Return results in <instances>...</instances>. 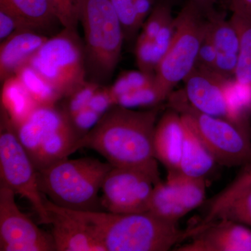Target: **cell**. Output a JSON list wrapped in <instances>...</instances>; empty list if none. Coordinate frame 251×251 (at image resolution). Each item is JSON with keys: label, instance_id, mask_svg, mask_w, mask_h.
<instances>
[{"label": "cell", "instance_id": "obj_1", "mask_svg": "<svg viewBox=\"0 0 251 251\" xmlns=\"http://www.w3.org/2000/svg\"><path fill=\"white\" fill-rule=\"evenodd\" d=\"M160 110L159 105L144 111L115 105L77 142L74 151L91 149L113 167L137 168L160 179L153 150Z\"/></svg>", "mask_w": 251, "mask_h": 251}, {"label": "cell", "instance_id": "obj_2", "mask_svg": "<svg viewBox=\"0 0 251 251\" xmlns=\"http://www.w3.org/2000/svg\"><path fill=\"white\" fill-rule=\"evenodd\" d=\"M63 209L85 226L104 251H167L188 237L178 224L150 212L115 214Z\"/></svg>", "mask_w": 251, "mask_h": 251}, {"label": "cell", "instance_id": "obj_3", "mask_svg": "<svg viewBox=\"0 0 251 251\" xmlns=\"http://www.w3.org/2000/svg\"><path fill=\"white\" fill-rule=\"evenodd\" d=\"M108 162L85 157L63 158L37 171L41 193L55 205L74 211H102L99 193L112 168Z\"/></svg>", "mask_w": 251, "mask_h": 251}, {"label": "cell", "instance_id": "obj_4", "mask_svg": "<svg viewBox=\"0 0 251 251\" xmlns=\"http://www.w3.org/2000/svg\"><path fill=\"white\" fill-rule=\"evenodd\" d=\"M79 23L85 36L87 75L92 82L110 80L125 39L123 28L109 0H77Z\"/></svg>", "mask_w": 251, "mask_h": 251}, {"label": "cell", "instance_id": "obj_5", "mask_svg": "<svg viewBox=\"0 0 251 251\" xmlns=\"http://www.w3.org/2000/svg\"><path fill=\"white\" fill-rule=\"evenodd\" d=\"M168 99L170 108L179 112L210 151L216 163L236 167L247 165L251 161L249 128L199 111L189 103L183 90L172 92Z\"/></svg>", "mask_w": 251, "mask_h": 251}, {"label": "cell", "instance_id": "obj_6", "mask_svg": "<svg viewBox=\"0 0 251 251\" xmlns=\"http://www.w3.org/2000/svg\"><path fill=\"white\" fill-rule=\"evenodd\" d=\"M16 130L37 171L75 152L80 139L67 113L57 105L38 106Z\"/></svg>", "mask_w": 251, "mask_h": 251}, {"label": "cell", "instance_id": "obj_7", "mask_svg": "<svg viewBox=\"0 0 251 251\" xmlns=\"http://www.w3.org/2000/svg\"><path fill=\"white\" fill-rule=\"evenodd\" d=\"M176 30L155 73V84L168 97L191 74L207 29V16L191 0L175 18Z\"/></svg>", "mask_w": 251, "mask_h": 251}, {"label": "cell", "instance_id": "obj_8", "mask_svg": "<svg viewBox=\"0 0 251 251\" xmlns=\"http://www.w3.org/2000/svg\"><path fill=\"white\" fill-rule=\"evenodd\" d=\"M29 64L58 91L63 99L87 82L85 48L77 30L66 29L49 38Z\"/></svg>", "mask_w": 251, "mask_h": 251}, {"label": "cell", "instance_id": "obj_9", "mask_svg": "<svg viewBox=\"0 0 251 251\" xmlns=\"http://www.w3.org/2000/svg\"><path fill=\"white\" fill-rule=\"evenodd\" d=\"M0 184L25 198L34 208L41 224L50 225V212L39 190L37 171L20 142L16 127L1 108Z\"/></svg>", "mask_w": 251, "mask_h": 251}, {"label": "cell", "instance_id": "obj_10", "mask_svg": "<svg viewBox=\"0 0 251 251\" xmlns=\"http://www.w3.org/2000/svg\"><path fill=\"white\" fill-rule=\"evenodd\" d=\"M160 180L137 168L112 167L100 190L102 209L115 214L148 212L153 186Z\"/></svg>", "mask_w": 251, "mask_h": 251}, {"label": "cell", "instance_id": "obj_11", "mask_svg": "<svg viewBox=\"0 0 251 251\" xmlns=\"http://www.w3.org/2000/svg\"><path fill=\"white\" fill-rule=\"evenodd\" d=\"M16 195L0 184V251H56L51 234L20 210Z\"/></svg>", "mask_w": 251, "mask_h": 251}, {"label": "cell", "instance_id": "obj_12", "mask_svg": "<svg viewBox=\"0 0 251 251\" xmlns=\"http://www.w3.org/2000/svg\"><path fill=\"white\" fill-rule=\"evenodd\" d=\"M229 80L214 71L195 67L184 79L183 91L189 103L199 111L231 121L226 91Z\"/></svg>", "mask_w": 251, "mask_h": 251}, {"label": "cell", "instance_id": "obj_13", "mask_svg": "<svg viewBox=\"0 0 251 251\" xmlns=\"http://www.w3.org/2000/svg\"><path fill=\"white\" fill-rule=\"evenodd\" d=\"M192 241L179 251H251V229L244 225L219 219L195 227Z\"/></svg>", "mask_w": 251, "mask_h": 251}, {"label": "cell", "instance_id": "obj_14", "mask_svg": "<svg viewBox=\"0 0 251 251\" xmlns=\"http://www.w3.org/2000/svg\"><path fill=\"white\" fill-rule=\"evenodd\" d=\"M44 201L50 212V234L56 251H104L80 221L46 196Z\"/></svg>", "mask_w": 251, "mask_h": 251}, {"label": "cell", "instance_id": "obj_15", "mask_svg": "<svg viewBox=\"0 0 251 251\" xmlns=\"http://www.w3.org/2000/svg\"><path fill=\"white\" fill-rule=\"evenodd\" d=\"M184 130L182 117L172 108L157 122L153 138L155 157L168 171L179 170Z\"/></svg>", "mask_w": 251, "mask_h": 251}, {"label": "cell", "instance_id": "obj_16", "mask_svg": "<svg viewBox=\"0 0 251 251\" xmlns=\"http://www.w3.org/2000/svg\"><path fill=\"white\" fill-rule=\"evenodd\" d=\"M49 39L40 32L20 30L1 41L0 47L1 82L11 76L26 64Z\"/></svg>", "mask_w": 251, "mask_h": 251}, {"label": "cell", "instance_id": "obj_17", "mask_svg": "<svg viewBox=\"0 0 251 251\" xmlns=\"http://www.w3.org/2000/svg\"><path fill=\"white\" fill-rule=\"evenodd\" d=\"M184 143L178 171L186 176L205 178L215 166V158L184 120Z\"/></svg>", "mask_w": 251, "mask_h": 251}, {"label": "cell", "instance_id": "obj_18", "mask_svg": "<svg viewBox=\"0 0 251 251\" xmlns=\"http://www.w3.org/2000/svg\"><path fill=\"white\" fill-rule=\"evenodd\" d=\"M39 106L16 75L3 82L1 108L6 112L15 127L22 124Z\"/></svg>", "mask_w": 251, "mask_h": 251}, {"label": "cell", "instance_id": "obj_19", "mask_svg": "<svg viewBox=\"0 0 251 251\" xmlns=\"http://www.w3.org/2000/svg\"><path fill=\"white\" fill-rule=\"evenodd\" d=\"M229 20L237 29L239 50L234 79L238 85L251 90V16L238 8H231Z\"/></svg>", "mask_w": 251, "mask_h": 251}, {"label": "cell", "instance_id": "obj_20", "mask_svg": "<svg viewBox=\"0 0 251 251\" xmlns=\"http://www.w3.org/2000/svg\"><path fill=\"white\" fill-rule=\"evenodd\" d=\"M0 6L12 11L24 21L31 30H47L56 22L47 0H0Z\"/></svg>", "mask_w": 251, "mask_h": 251}, {"label": "cell", "instance_id": "obj_21", "mask_svg": "<svg viewBox=\"0 0 251 251\" xmlns=\"http://www.w3.org/2000/svg\"><path fill=\"white\" fill-rule=\"evenodd\" d=\"M148 212L173 224H178L188 214L175 188L168 181L161 180L153 186Z\"/></svg>", "mask_w": 251, "mask_h": 251}, {"label": "cell", "instance_id": "obj_22", "mask_svg": "<svg viewBox=\"0 0 251 251\" xmlns=\"http://www.w3.org/2000/svg\"><path fill=\"white\" fill-rule=\"evenodd\" d=\"M207 16V32L214 43L218 55L238 57L239 39L237 29L230 20L212 10Z\"/></svg>", "mask_w": 251, "mask_h": 251}, {"label": "cell", "instance_id": "obj_23", "mask_svg": "<svg viewBox=\"0 0 251 251\" xmlns=\"http://www.w3.org/2000/svg\"><path fill=\"white\" fill-rule=\"evenodd\" d=\"M167 181L177 193L185 210L189 213L204 202L206 195L205 178L186 176L179 171H168Z\"/></svg>", "mask_w": 251, "mask_h": 251}, {"label": "cell", "instance_id": "obj_24", "mask_svg": "<svg viewBox=\"0 0 251 251\" xmlns=\"http://www.w3.org/2000/svg\"><path fill=\"white\" fill-rule=\"evenodd\" d=\"M36 103L40 105H55L62 96L30 64L21 68L16 74Z\"/></svg>", "mask_w": 251, "mask_h": 251}, {"label": "cell", "instance_id": "obj_25", "mask_svg": "<svg viewBox=\"0 0 251 251\" xmlns=\"http://www.w3.org/2000/svg\"><path fill=\"white\" fill-rule=\"evenodd\" d=\"M219 219L228 220L251 227V185L220 208L206 224Z\"/></svg>", "mask_w": 251, "mask_h": 251}, {"label": "cell", "instance_id": "obj_26", "mask_svg": "<svg viewBox=\"0 0 251 251\" xmlns=\"http://www.w3.org/2000/svg\"><path fill=\"white\" fill-rule=\"evenodd\" d=\"M168 96L156 85L144 87L132 91L119 97L117 105L127 108H150L158 106L165 100L168 99Z\"/></svg>", "mask_w": 251, "mask_h": 251}, {"label": "cell", "instance_id": "obj_27", "mask_svg": "<svg viewBox=\"0 0 251 251\" xmlns=\"http://www.w3.org/2000/svg\"><path fill=\"white\" fill-rule=\"evenodd\" d=\"M155 83V75L147 74L142 71H128L120 74L110 90L115 100L119 97L144 87H150Z\"/></svg>", "mask_w": 251, "mask_h": 251}, {"label": "cell", "instance_id": "obj_28", "mask_svg": "<svg viewBox=\"0 0 251 251\" xmlns=\"http://www.w3.org/2000/svg\"><path fill=\"white\" fill-rule=\"evenodd\" d=\"M123 28L125 39L131 40L142 27L135 11L134 0H109Z\"/></svg>", "mask_w": 251, "mask_h": 251}, {"label": "cell", "instance_id": "obj_29", "mask_svg": "<svg viewBox=\"0 0 251 251\" xmlns=\"http://www.w3.org/2000/svg\"><path fill=\"white\" fill-rule=\"evenodd\" d=\"M135 54L138 69L147 74L155 75L160 62L152 39L140 34L135 44Z\"/></svg>", "mask_w": 251, "mask_h": 251}, {"label": "cell", "instance_id": "obj_30", "mask_svg": "<svg viewBox=\"0 0 251 251\" xmlns=\"http://www.w3.org/2000/svg\"><path fill=\"white\" fill-rule=\"evenodd\" d=\"M54 16L66 29L77 30L79 24L77 0H47Z\"/></svg>", "mask_w": 251, "mask_h": 251}, {"label": "cell", "instance_id": "obj_31", "mask_svg": "<svg viewBox=\"0 0 251 251\" xmlns=\"http://www.w3.org/2000/svg\"><path fill=\"white\" fill-rule=\"evenodd\" d=\"M100 87V84L92 81H87L85 85L64 98L65 101L63 104L62 110L69 117H71L82 109L87 108L91 99Z\"/></svg>", "mask_w": 251, "mask_h": 251}, {"label": "cell", "instance_id": "obj_32", "mask_svg": "<svg viewBox=\"0 0 251 251\" xmlns=\"http://www.w3.org/2000/svg\"><path fill=\"white\" fill-rule=\"evenodd\" d=\"M172 18L171 6L166 2L158 3L144 23L141 34L153 40L161 28Z\"/></svg>", "mask_w": 251, "mask_h": 251}, {"label": "cell", "instance_id": "obj_33", "mask_svg": "<svg viewBox=\"0 0 251 251\" xmlns=\"http://www.w3.org/2000/svg\"><path fill=\"white\" fill-rule=\"evenodd\" d=\"M103 115L87 107L69 117L73 128L80 138L85 136L98 123Z\"/></svg>", "mask_w": 251, "mask_h": 251}, {"label": "cell", "instance_id": "obj_34", "mask_svg": "<svg viewBox=\"0 0 251 251\" xmlns=\"http://www.w3.org/2000/svg\"><path fill=\"white\" fill-rule=\"evenodd\" d=\"M31 30L17 15L0 6V39L3 41L16 31Z\"/></svg>", "mask_w": 251, "mask_h": 251}, {"label": "cell", "instance_id": "obj_35", "mask_svg": "<svg viewBox=\"0 0 251 251\" xmlns=\"http://www.w3.org/2000/svg\"><path fill=\"white\" fill-rule=\"evenodd\" d=\"M175 30H176V21H175V18H173L161 28L158 34L153 38V45L160 62L171 46L175 36Z\"/></svg>", "mask_w": 251, "mask_h": 251}, {"label": "cell", "instance_id": "obj_36", "mask_svg": "<svg viewBox=\"0 0 251 251\" xmlns=\"http://www.w3.org/2000/svg\"><path fill=\"white\" fill-rule=\"evenodd\" d=\"M216 57H217V51L206 29V35L200 49L196 67L214 71Z\"/></svg>", "mask_w": 251, "mask_h": 251}, {"label": "cell", "instance_id": "obj_37", "mask_svg": "<svg viewBox=\"0 0 251 251\" xmlns=\"http://www.w3.org/2000/svg\"><path fill=\"white\" fill-rule=\"evenodd\" d=\"M115 105H117L116 100L110 92V87L100 86L91 99L87 107L103 115Z\"/></svg>", "mask_w": 251, "mask_h": 251}, {"label": "cell", "instance_id": "obj_38", "mask_svg": "<svg viewBox=\"0 0 251 251\" xmlns=\"http://www.w3.org/2000/svg\"><path fill=\"white\" fill-rule=\"evenodd\" d=\"M247 169L228 188L224 191L225 197L227 199L234 197L236 195L251 185V161L248 163Z\"/></svg>", "mask_w": 251, "mask_h": 251}, {"label": "cell", "instance_id": "obj_39", "mask_svg": "<svg viewBox=\"0 0 251 251\" xmlns=\"http://www.w3.org/2000/svg\"><path fill=\"white\" fill-rule=\"evenodd\" d=\"M134 2L140 25L143 27L144 23L154 7L155 0H134Z\"/></svg>", "mask_w": 251, "mask_h": 251}, {"label": "cell", "instance_id": "obj_40", "mask_svg": "<svg viewBox=\"0 0 251 251\" xmlns=\"http://www.w3.org/2000/svg\"><path fill=\"white\" fill-rule=\"evenodd\" d=\"M206 14L214 10V5L220 0H191Z\"/></svg>", "mask_w": 251, "mask_h": 251}, {"label": "cell", "instance_id": "obj_41", "mask_svg": "<svg viewBox=\"0 0 251 251\" xmlns=\"http://www.w3.org/2000/svg\"><path fill=\"white\" fill-rule=\"evenodd\" d=\"M230 7L242 9L251 16V0H231Z\"/></svg>", "mask_w": 251, "mask_h": 251}]
</instances>
